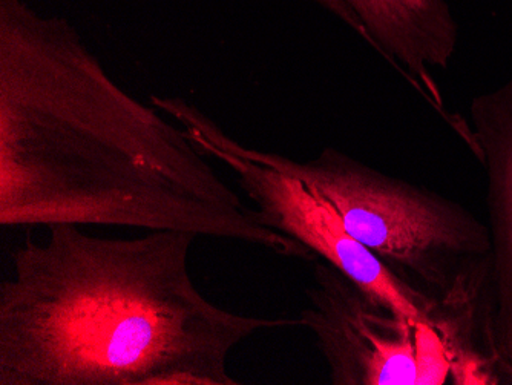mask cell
Instances as JSON below:
<instances>
[{
    "instance_id": "cell-1",
    "label": "cell",
    "mask_w": 512,
    "mask_h": 385,
    "mask_svg": "<svg viewBox=\"0 0 512 385\" xmlns=\"http://www.w3.org/2000/svg\"><path fill=\"white\" fill-rule=\"evenodd\" d=\"M209 160L115 82L68 20L0 0V226L183 232L315 260Z\"/></svg>"
},
{
    "instance_id": "cell-2",
    "label": "cell",
    "mask_w": 512,
    "mask_h": 385,
    "mask_svg": "<svg viewBox=\"0 0 512 385\" xmlns=\"http://www.w3.org/2000/svg\"><path fill=\"white\" fill-rule=\"evenodd\" d=\"M194 235L103 238L54 224L0 284V385H240L230 353L299 320L230 312L189 272Z\"/></svg>"
},
{
    "instance_id": "cell-3",
    "label": "cell",
    "mask_w": 512,
    "mask_h": 385,
    "mask_svg": "<svg viewBox=\"0 0 512 385\" xmlns=\"http://www.w3.org/2000/svg\"><path fill=\"white\" fill-rule=\"evenodd\" d=\"M256 162L292 175L335 206L348 232L396 277L491 323L488 226L444 195L371 168L335 148L295 160L241 145Z\"/></svg>"
},
{
    "instance_id": "cell-4",
    "label": "cell",
    "mask_w": 512,
    "mask_h": 385,
    "mask_svg": "<svg viewBox=\"0 0 512 385\" xmlns=\"http://www.w3.org/2000/svg\"><path fill=\"white\" fill-rule=\"evenodd\" d=\"M151 105L188 132L204 155L234 172L266 226L299 241L316 260L338 269L379 306L431 324L474 352L485 353V316L448 306L396 277L348 232L335 206L318 191L247 157L238 140L188 100L151 96Z\"/></svg>"
},
{
    "instance_id": "cell-5",
    "label": "cell",
    "mask_w": 512,
    "mask_h": 385,
    "mask_svg": "<svg viewBox=\"0 0 512 385\" xmlns=\"http://www.w3.org/2000/svg\"><path fill=\"white\" fill-rule=\"evenodd\" d=\"M307 298L299 326L315 336L330 384H502L491 359L431 324L379 306L329 263L316 261Z\"/></svg>"
},
{
    "instance_id": "cell-6",
    "label": "cell",
    "mask_w": 512,
    "mask_h": 385,
    "mask_svg": "<svg viewBox=\"0 0 512 385\" xmlns=\"http://www.w3.org/2000/svg\"><path fill=\"white\" fill-rule=\"evenodd\" d=\"M474 151L486 171L491 240V347L503 384H512V76L474 97Z\"/></svg>"
},
{
    "instance_id": "cell-7",
    "label": "cell",
    "mask_w": 512,
    "mask_h": 385,
    "mask_svg": "<svg viewBox=\"0 0 512 385\" xmlns=\"http://www.w3.org/2000/svg\"><path fill=\"white\" fill-rule=\"evenodd\" d=\"M355 13L373 50L396 66L434 108L444 100L431 68L447 70L459 42L448 0H342Z\"/></svg>"
},
{
    "instance_id": "cell-8",
    "label": "cell",
    "mask_w": 512,
    "mask_h": 385,
    "mask_svg": "<svg viewBox=\"0 0 512 385\" xmlns=\"http://www.w3.org/2000/svg\"><path fill=\"white\" fill-rule=\"evenodd\" d=\"M310 2H313V4H322L325 0H310Z\"/></svg>"
}]
</instances>
